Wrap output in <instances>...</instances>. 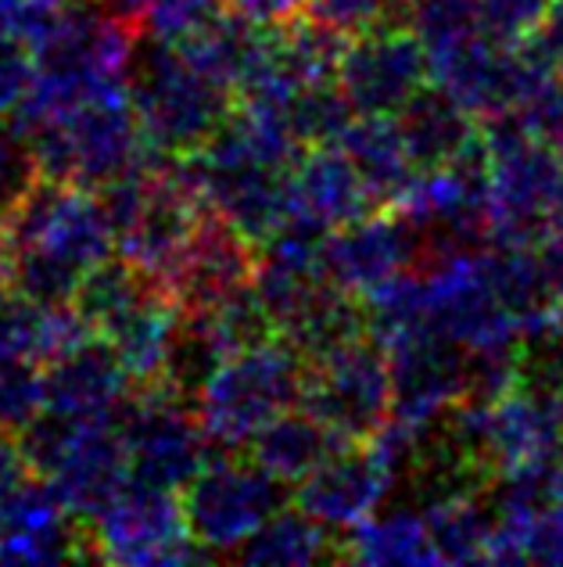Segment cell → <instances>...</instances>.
<instances>
[{"label": "cell", "mask_w": 563, "mask_h": 567, "mask_svg": "<svg viewBox=\"0 0 563 567\" xmlns=\"http://www.w3.org/2000/svg\"><path fill=\"white\" fill-rule=\"evenodd\" d=\"M0 241L29 288L40 295H72L86 270L105 262L115 230L97 194L62 181H40L0 219Z\"/></svg>", "instance_id": "1"}, {"label": "cell", "mask_w": 563, "mask_h": 567, "mask_svg": "<svg viewBox=\"0 0 563 567\" xmlns=\"http://www.w3.org/2000/svg\"><path fill=\"white\" fill-rule=\"evenodd\" d=\"M126 97L140 118L144 141L158 155L184 158L230 118L233 91L184 54L180 43L137 37L126 65Z\"/></svg>", "instance_id": "2"}, {"label": "cell", "mask_w": 563, "mask_h": 567, "mask_svg": "<svg viewBox=\"0 0 563 567\" xmlns=\"http://www.w3.org/2000/svg\"><path fill=\"white\" fill-rule=\"evenodd\" d=\"M305 367L284 338L233 352L195 402L209 442L230 453L248 450L273 416L302 402Z\"/></svg>", "instance_id": "3"}, {"label": "cell", "mask_w": 563, "mask_h": 567, "mask_svg": "<svg viewBox=\"0 0 563 567\" xmlns=\"http://www.w3.org/2000/svg\"><path fill=\"white\" fill-rule=\"evenodd\" d=\"M105 421L123 435L129 477L137 482L184 492L190 477L212 460V442L201 427L198 406L166 384H144L137 399L126 395Z\"/></svg>", "instance_id": "4"}, {"label": "cell", "mask_w": 563, "mask_h": 567, "mask_svg": "<svg viewBox=\"0 0 563 567\" xmlns=\"http://www.w3.org/2000/svg\"><path fill=\"white\" fill-rule=\"evenodd\" d=\"M291 499L288 482L259 467L256 460L212 456L184 485V517L195 543L205 554H227L241 546L251 532L265 525Z\"/></svg>", "instance_id": "5"}, {"label": "cell", "mask_w": 563, "mask_h": 567, "mask_svg": "<svg viewBox=\"0 0 563 567\" xmlns=\"http://www.w3.org/2000/svg\"><path fill=\"white\" fill-rule=\"evenodd\" d=\"M302 410L331 431L337 442H369L392 421L388 349L359 338L305 367Z\"/></svg>", "instance_id": "6"}, {"label": "cell", "mask_w": 563, "mask_h": 567, "mask_svg": "<svg viewBox=\"0 0 563 567\" xmlns=\"http://www.w3.org/2000/svg\"><path fill=\"white\" fill-rule=\"evenodd\" d=\"M97 560L115 564H184L205 557L187 528L184 503L176 492L129 477L123 492L94 520Z\"/></svg>", "instance_id": "7"}, {"label": "cell", "mask_w": 563, "mask_h": 567, "mask_svg": "<svg viewBox=\"0 0 563 567\" xmlns=\"http://www.w3.org/2000/svg\"><path fill=\"white\" fill-rule=\"evenodd\" d=\"M435 80L431 54L406 22H377L348 40L341 58L337 86L352 101L355 115L395 118Z\"/></svg>", "instance_id": "8"}, {"label": "cell", "mask_w": 563, "mask_h": 567, "mask_svg": "<svg viewBox=\"0 0 563 567\" xmlns=\"http://www.w3.org/2000/svg\"><path fill=\"white\" fill-rule=\"evenodd\" d=\"M420 256L417 227L403 208H374L363 219L337 227L323 251V274L337 288L366 295L384 280L409 270Z\"/></svg>", "instance_id": "9"}, {"label": "cell", "mask_w": 563, "mask_h": 567, "mask_svg": "<svg viewBox=\"0 0 563 567\" xmlns=\"http://www.w3.org/2000/svg\"><path fill=\"white\" fill-rule=\"evenodd\" d=\"M395 485L392 467L369 442H337L316 471L294 488V506L327 528H355L388 499Z\"/></svg>", "instance_id": "10"}, {"label": "cell", "mask_w": 563, "mask_h": 567, "mask_svg": "<svg viewBox=\"0 0 563 567\" xmlns=\"http://www.w3.org/2000/svg\"><path fill=\"white\" fill-rule=\"evenodd\" d=\"M259 270V248L241 230H233L219 213H205L190 234L180 259L173 262L166 288L187 309H209L248 288Z\"/></svg>", "instance_id": "11"}, {"label": "cell", "mask_w": 563, "mask_h": 567, "mask_svg": "<svg viewBox=\"0 0 563 567\" xmlns=\"http://www.w3.org/2000/svg\"><path fill=\"white\" fill-rule=\"evenodd\" d=\"M392 370V416L406 424H427L463 395L467 367L456 341L438 334H413L388 349Z\"/></svg>", "instance_id": "12"}, {"label": "cell", "mask_w": 563, "mask_h": 567, "mask_svg": "<svg viewBox=\"0 0 563 567\" xmlns=\"http://www.w3.org/2000/svg\"><path fill=\"white\" fill-rule=\"evenodd\" d=\"M40 378L43 402L51 410L80 416V421H105L126 399V384L133 381L115 346L101 334H86L65 352L51 355Z\"/></svg>", "instance_id": "13"}, {"label": "cell", "mask_w": 563, "mask_h": 567, "mask_svg": "<svg viewBox=\"0 0 563 567\" xmlns=\"http://www.w3.org/2000/svg\"><path fill=\"white\" fill-rule=\"evenodd\" d=\"M48 482L65 514L80 517L83 525L86 520L94 525L101 511L129 482V453L123 435L108 421H91L54 474H48Z\"/></svg>", "instance_id": "14"}, {"label": "cell", "mask_w": 563, "mask_h": 567, "mask_svg": "<svg viewBox=\"0 0 563 567\" xmlns=\"http://www.w3.org/2000/svg\"><path fill=\"white\" fill-rule=\"evenodd\" d=\"M341 147L352 158L355 173L363 176L377 208H398L413 184H417L420 169L413 166L403 137H398L395 118L388 115H359L341 137Z\"/></svg>", "instance_id": "15"}, {"label": "cell", "mask_w": 563, "mask_h": 567, "mask_svg": "<svg viewBox=\"0 0 563 567\" xmlns=\"http://www.w3.org/2000/svg\"><path fill=\"white\" fill-rule=\"evenodd\" d=\"M291 187H294V202L309 208V213H316L320 219H327L334 230L352 219L369 216L377 208L363 176L355 173L352 158L345 155L341 144L309 147L291 173Z\"/></svg>", "instance_id": "16"}, {"label": "cell", "mask_w": 563, "mask_h": 567, "mask_svg": "<svg viewBox=\"0 0 563 567\" xmlns=\"http://www.w3.org/2000/svg\"><path fill=\"white\" fill-rule=\"evenodd\" d=\"M237 352L233 338L227 331L223 317L209 309H180V320H176V331L166 352V367H161V381L169 392H176L187 402H198L219 367H223L230 355Z\"/></svg>", "instance_id": "17"}, {"label": "cell", "mask_w": 563, "mask_h": 567, "mask_svg": "<svg viewBox=\"0 0 563 567\" xmlns=\"http://www.w3.org/2000/svg\"><path fill=\"white\" fill-rule=\"evenodd\" d=\"M395 126L413 158V166L420 173L446 169L470 144V123L463 115V104L435 83L424 86V91L395 115Z\"/></svg>", "instance_id": "18"}, {"label": "cell", "mask_w": 563, "mask_h": 567, "mask_svg": "<svg viewBox=\"0 0 563 567\" xmlns=\"http://www.w3.org/2000/svg\"><path fill=\"white\" fill-rule=\"evenodd\" d=\"M180 302L176 295L158 284V288L137 302L123 320H118L108 334L118 360L129 370V378L137 384H158L161 381V367H166V352H169V341L176 331V320H180Z\"/></svg>", "instance_id": "19"}, {"label": "cell", "mask_w": 563, "mask_h": 567, "mask_svg": "<svg viewBox=\"0 0 563 567\" xmlns=\"http://www.w3.org/2000/svg\"><path fill=\"white\" fill-rule=\"evenodd\" d=\"M337 439L309 410L294 406L273 416L256 439L248 442V456L259 467L277 474L280 482L299 485L309 471H316L334 453Z\"/></svg>", "instance_id": "20"}, {"label": "cell", "mask_w": 563, "mask_h": 567, "mask_svg": "<svg viewBox=\"0 0 563 567\" xmlns=\"http://www.w3.org/2000/svg\"><path fill=\"white\" fill-rule=\"evenodd\" d=\"M345 560L363 564H435V543L427 514L413 506H377L352 528L345 543Z\"/></svg>", "instance_id": "21"}, {"label": "cell", "mask_w": 563, "mask_h": 567, "mask_svg": "<svg viewBox=\"0 0 563 567\" xmlns=\"http://www.w3.org/2000/svg\"><path fill=\"white\" fill-rule=\"evenodd\" d=\"M337 560L345 557V549H334V539L327 535V525H320L316 517H309L302 506H284L277 511L265 525H259L248 539L233 549V560L241 564H316V560Z\"/></svg>", "instance_id": "22"}, {"label": "cell", "mask_w": 563, "mask_h": 567, "mask_svg": "<svg viewBox=\"0 0 563 567\" xmlns=\"http://www.w3.org/2000/svg\"><path fill=\"white\" fill-rule=\"evenodd\" d=\"M158 277L140 270L137 262H129L126 256L97 262L94 270H86L80 280V291L72 298V309L80 312L83 323L91 327L94 334H108L112 327L126 317V312L144 302L147 295L158 288Z\"/></svg>", "instance_id": "23"}, {"label": "cell", "mask_w": 563, "mask_h": 567, "mask_svg": "<svg viewBox=\"0 0 563 567\" xmlns=\"http://www.w3.org/2000/svg\"><path fill=\"white\" fill-rule=\"evenodd\" d=\"M406 19V25L424 40L427 54L435 58L473 37L478 0H409Z\"/></svg>", "instance_id": "24"}, {"label": "cell", "mask_w": 563, "mask_h": 567, "mask_svg": "<svg viewBox=\"0 0 563 567\" xmlns=\"http://www.w3.org/2000/svg\"><path fill=\"white\" fill-rule=\"evenodd\" d=\"M86 424L91 421H80V416H72V413L43 406L33 421L19 431V445H22V456H25L29 471L40 474V477L54 474V467L69 456V450L76 445V439L83 435Z\"/></svg>", "instance_id": "25"}, {"label": "cell", "mask_w": 563, "mask_h": 567, "mask_svg": "<svg viewBox=\"0 0 563 567\" xmlns=\"http://www.w3.org/2000/svg\"><path fill=\"white\" fill-rule=\"evenodd\" d=\"M427 514V528H431V543L438 560H473L481 557V520L470 511L463 499H449L431 506Z\"/></svg>", "instance_id": "26"}, {"label": "cell", "mask_w": 563, "mask_h": 567, "mask_svg": "<svg viewBox=\"0 0 563 567\" xmlns=\"http://www.w3.org/2000/svg\"><path fill=\"white\" fill-rule=\"evenodd\" d=\"M43 406L48 402H43V378L37 363L0 360V427L19 435Z\"/></svg>", "instance_id": "27"}, {"label": "cell", "mask_w": 563, "mask_h": 567, "mask_svg": "<svg viewBox=\"0 0 563 567\" xmlns=\"http://www.w3.org/2000/svg\"><path fill=\"white\" fill-rule=\"evenodd\" d=\"M40 181L33 147L14 118H0V219L19 205Z\"/></svg>", "instance_id": "28"}, {"label": "cell", "mask_w": 563, "mask_h": 567, "mask_svg": "<svg viewBox=\"0 0 563 567\" xmlns=\"http://www.w3.org/2000/svg\"><path fill=\"white\" fill-rule=\"evenodd\" d=\"M37 62L33 48L14 33L8 22H0V112H14L33 91Z\"/></svg>", "instance_id": "29"}, {"label": "cell", "mask_w": 563, "mask_h": 567, "mask_svg": "<svg viewBox=\"0 0 563 567\" xmlns=\"http://www.w3.org/2000/svg\"><path fill=\"white\" fill-rule=\"evenodd\" d=\"M320 19L334 22L345 33H363V29L388 22L395 14V0H313V8Z\"/></svg>", "instance_id": "30"}, {"label": "cell", "mask_w": 563, "mask_h": 567, "mask_svg": "<svg viewBox=\"0 0 563 567\" xmlns=\"http://www.w3.org/2000/svg\"><path fill=\"white\" fill-rule=\"evenodd\" d=\"M237 11H244L248 19L265 22V25H284L294 14L313 8V0H230Z\"/></svg>", "instance_id": "31"}, {"label": "cell", "mask_w": 563, "mask_h": 567, "mask_svg": "<svg viewBox=\"0 0 563 567\" xmlns=\"http://www.w3.org/2000/svg\"><path fill=\"white\" fill-rule=\"evenodd\" d=\"M33 474L22 456V445H19V435H11V431L0 427V499L8 496V492L19 488L25 477Z\"/></svg>", "instance_id": "32"}, {"label": "cell", "mask_w": 563, "mask_h": 567, "mask_svg": "<svg viewBox=\"0 0 563 567\" xmlns=\"http://www.w3.org/2000/svg\"><path fill=\"white\" fill-rule=\"evenodd\" d=\"M101 8H105L108 14H115V19H123V22H144V14L152 11L158 0H97Z\"/></svg>", "instance_id": "33"}]
</instances>
